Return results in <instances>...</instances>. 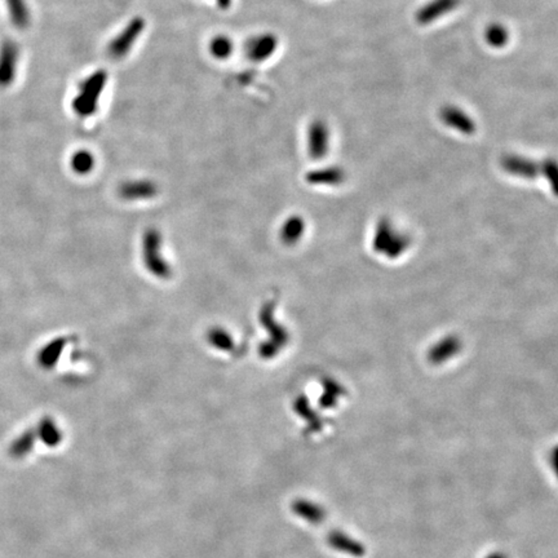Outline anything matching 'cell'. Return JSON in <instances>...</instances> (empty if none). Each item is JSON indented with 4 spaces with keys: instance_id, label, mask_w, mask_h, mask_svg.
I'll use <instances>...</instances> for the list:
<instances>
[{
    "instance_id": "obj_17",
    "label": "cell",
    "mask_w": 558,
    "mask_h": 558,
    "mask_svg": "<svg viewBox=\"0 0 558 558\" xmlns=\"http://www.w3.org/2000/svg\"><path fill=\"white\" fill-rule=\"evenodd\" d=\"M216 4L219 5V8H220V10L225 11V10H229V8H230V5H232V0H216Z\"/></svg>"
},
{
    "instance_id": "obj_11",
    "label": "cell",
    "mask_w": 558,
    "mask_h": 558,
    "mask_svg": "<svg viewBox=\"0 0 558 558\" xmlns=\"http://www.w3.org/2000/svg\"><path fill=\"white\" fill-rule=\"evenodd\" d=\"M65 340L60 339V340H54L52 343L45 345L43 349L39 352L38 355V362L39 365L44 367V368H51L56 365L58 355L61 353V350L64 349Z\"/></svg>"
},
{
    "instance_id": "obj_4",
    "label": "cell",
    "mask_w": 558,
    "mask_h": 558,
    "mask_svg": "<svg viewBox=\"0 0 558 558\" xmlns=\"http://www.w3.org/2000/svg\"><path fill=\"white\" fill-rule=\"evenodd\" d=\"M278 48V38L271 32H264L248 39L245 45V54L254 63H264L270 58Z\"/></svg>"
},
{
    "instance_id": "obj_7",
    "label": "cell",
    "mask_w": 558,
    "mask_h": 558,
    "mask_svg": "<svg viewBox=\"0 0 558 558\" xmlns=\"http://www.w3.org/2000/svg\"><path fill=\"white\" fill-rule=\"evenodd\" d=\"M308 145L311 157L321 158L328 148V129L323 120L311 122L308 129Z\"/></svg>"
},
{
    "instance_id": "obj_14",
    "label": "cell",
    "mask_w": 558,
    "mask_h": 558,
    "mask_svg": "<svg viewBox=\"0 0 558 558\" xmlns=\"http://www.w3.org/2000/svg\"><path fill=\"white\" fill-rule=\"evenodd\" d=\"M34 440H35V434L32 432L23 433L21 437L12 445L11 450H10L12 456H14V458L25 456L29 451L32 450Z\"/></svg>"
},
{
    "instance_id": "obj_12",
    "label": "cell",
    "mask_w": 558,
    "mask_h": 558,
    "mask_svg": "<svg viewBox=\"0 0 558 558\" xmlns=\"http://www.w3.org/2000/svg\"><path fill=\"white\" fill-rule=\"evenodd\" d=\"M233 49H234L233 41L226 35H217L210 43L211 54L219 60H225L227 57H230L233 54Z\"/></svg>"
},
{
    "instance_id": "obj_1",
    "label": "cell",
    "mask_w": 558,
    "mask_h": 558,
    "mask_svg": "<svg viewBox=\"0 0 558 558\" xmlns=\"http://www.w3.org/2000/svg\"><path fill=\"white\" fill-rule=\"evenodd\" d=\"M108 83V73L105 70H97L85 79L73 100V109L79 117H91L98 108V101Z\"/></svg>"
},
{
    "instance_id": "obj_2",
    "label": "cell",
    "mask_w": 558,
    "mask_h": 558,
    "mask_svg": "<svg viewBox=\"0 0 558 558\" xmlns=\"http://www.w3.org/2000/svg\"><path fill=\"white\" fill-rule=\"evenodd\" d=\"M146 21L142 17H135L127 23V26L119 32L118 35L109 43L108 54L114 60L126 57L137 42L140 35L144 32Z\"/></svg>"
},
{
    "instance_id": "obj_15",
    "label": "cell",
    "mask_w": 558,
    "mask_h": 558,
    "mask_svg": "<svg viewBox=\"0 0 558 558\" xmlns=\"http://www.w3.org/2000/svg\"><path fill=\"white\" fill-rule=\"evenodd\" d=\"M39 434L41 438L48 445V446H54L60 438V432L57 429V427L54 425V421L51 418H44L43 421L39 425Z\"/></svg>"
},
{
    "instance_id": "obj_9",
    "label": "cell",
    "mask_w": 558,
    "mask_h": 558,
    "mask_svg": "<svg viewBox=\"0 0 558 558\" xmlns=\"http://www.w3.org/2000/svg\"><path fill=\"white\" fill-rule=\"evenodd\" d=\"M120 194L129 199L148 198L155 194V186L150 181H131L122 186Z\"/></svg>"
},
{
    "instance_id": "obj_6",
    "label": "cell",
    "mask_w": 558,
    "mask_h": 558,
    "mask_svg": "<svg viewBox=\"0 0 558 558\" xmlns=\"http://www.w3.org/2000/svg\"><path fill=\"white\" fill-rule=\"evenodd\" d=\"M440 120L446 126L456 129V131L462 132L464 135H472L477 129L473 119L458 107L449 105V107L440 109Z\"/></svg>"
},
{
    "instance_id": "obj_16",
    "label": "cell",
    "mask_w": 558,
    "mask_h": 558,
    "mask_svg": "<svg viewBox=\"0 0 558 558\" xmlns=\"http://www.w3.org/2000/svg\"><path fill=\"white\" fill-rule=\"evenodd\" d=\"M210 342L219 349H229L232 346V339L223 330H215L210 335Z\"/></svg>"
},
{
    "instance_id": "obj_3",
    "label": "cell",
    "mask_w": 558,
    "mask_h": 558,
    "mask_svg": "<svg viewBox=\"0 0 558 558\" xmlns=\"http://www.w3.org/2000/svg\"><path fill=\"white\" fill-rule=\"evenodd\" d=\"M19 58V45L13 41H4L0 45V88H8L14 82Z\"/></svg>"
},
{
    "instance_id": "obj_5",
    "label": "cell",
    "mask_w": 558,
    "mask_h": 558,
    "mask_svg": "<svg viewBox=\"0 0 558 558\" xmlns=\"http://www.w3.org/2000/svg\"><path fill=\"white\" fill-rule=\"evenodd\" d=\"M462 0H430L423 5L416 13V22L421 26H427L440 20L459 7Z\"/></svg>"
},
{
    "instance_id": "obj_10",
    "label": "cell",
    "mask_w": 558,
    "mask_h": 558,
    "mask_svg": "<svg viewBox=\"0 0 558 558\" xmlns=\"http://www.w3.org/2000/svg\"><path fill=\"white\" fill-rule=\"evenodd\" d=\"M484 41L493 48H503L509 42V32L502 23H491L484 32Z\"/></svg>"
},
{
    "instance_id": "obj_13",
    "label": "cell",
    "mask_w": 558,
    "mask_h": 558,
    "mask_svg": "<svg viewBox=\"0 0 558 558\" xmlns=\"http://www.w3.org/2000/svg\"><path fill=\"white\" fill-rule=\"evenodd\" d=\"M70 166L73 171L79 175H86L95 167V157L88 150H78L73 154Z\"/></svg>"
},
{
    "instance_id": "obj_8",
    "label": "cell",
    "mask_w": 558,
    "mask_h": 558,
    "mask_svg": "<svg viewBox=\"0 0 558 558\" xmlns=\"http://www.w3.org/2000/svg\"><path fill=\"white\" fill-rule=\"evenodd\" d=\"M12 25L17 29H26L30 23V12L26 0H5Z\"/></svg>"
}]
</instances>
